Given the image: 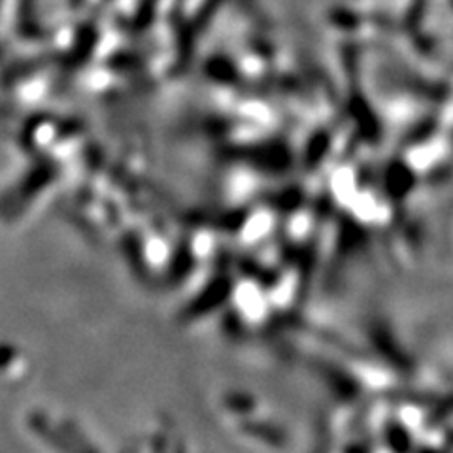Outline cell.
Masks as SVG:
<instances>
[{
    "mask_svg": "<svg viewBox=\"0 0 453 453\" xmlns=\"http://www.w3.org/2000/svg\"><path fill=\"white\" fill-rule=\"evenodd\" d=\"M0 3H3V0H0Z\"/></svg>",
    "mask_w": 453,
    "mask_h": 453,
    "instance_id": "cell-1",
    "label": "cell"
}]
</instances>
